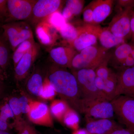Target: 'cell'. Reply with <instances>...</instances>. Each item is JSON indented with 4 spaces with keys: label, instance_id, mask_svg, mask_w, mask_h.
Here are the masks:
<instances>
[{
    "label": "cell",
    "instance_id": "1",
    "mask_svg": "<svg viewBox=\"0 0 134 134\" xmlns=\"http://www.w3.org/2000/svg\"><path fill=\"white\" fill-rule=\"evenodd\" d=\"M57 94L70 108L81 113V100L75 76L63 69L53 66L47 77Z\"/></svg>",
    "mask_w": 134,
    "mask_h": 134
},
{
    "label": "cell",
    "instance_id": "2",
    "mask_svg": "<svg viewBox=\"0 0 134 134\" xmlns=\"http://www.w3.org/2000/svg\"><path fill=\"white\" fill-rule=\"evenodd\" d=\"M77 82L82 108L89 103L97 100H106L96 86L95 70L90 69L72 70Z\"/></svg>",
    "mask_w": 134,
    "mask_h": 134
},
{
    "label": "cell",
    "instance_id": "3",
    "mask_svg": "<svg viewBox=\"0 0 134 134\" xmlns=\"http://www.w3.org/2000/svg\"><path fill=\"white\" fill-rule=\"evenodd\" d=\"M108 50L96 45L87 47L75 55L72 60L70 69L95 70L107 57L109 53Z\"/></svg>",
    "mask_w": 134,
    "mask_h": 134
},
{
    "label": "cell",
    "instance_id": "4",
    "mask_svg": "<svg viewBox=\"0 0 134 134\" xmlns=\"http://www.w3.org/2000/svg\"><path fill=\"white\" fill-rule=\"evenodd\" d=\"M1 26L3 30L2 37L13 52L23 42L34 38L31 26L27 22H10Z\"/></svg>",
    "mask_w": 134,
    "mask_h": 134
},
{
    "label": "cell",
    "instance_id": "5",
    "mask_svg": "<svg viewBox=\"0 0 134 134\" xmlns=\"http://www.w3.org/2000/svg\"><path fill=\"white\" fill-rule=\"evenodd\" d=\"M111 102L120 122L127 128L134 131V98L120 95Z\"/></svg>",
    "mask_w": 134,
    "mask_h": 134
},
{
    "label": "cell",
    "instance_id": "6",
    "mask_svg": "<svg viewBox=\"0 0 134 134\" xmlns=\"http://www.w3.org/2000/svg\"><path fill=\"white\" fill-rule=\"evenodd\" d=\"M78 35L77 37L69 43L70 46L76 51L80 52L89 47L96 45L99 34L102 28L98 25L85 24L77 26Z\"/></svg>",
    "mask_w": 134,
    "mask_h": 134
},
{
    "label": "cell",
    "instance_id": "7",
    "mask_svg": "<svg viewBox=\"0 0 134 134\" xmlns=\"http://www.w3.org/2000/svg\"><path fill=\"white\" fill-rule=\"evenodd\" d=\"M36 1L37 0H7V16L5 23L28 21Z\"/></svg>",
    "mask_w": 134,
    "mask_h": 134
},
{
    "label": "cell",
    "instance_id": "8",
    "mask_svg": "<svg viewBox=\"0 0 134 134\" xmlns=\"http://www.w3.org/2000/svg\"><path fill=\"white\" fill-rule=\"evenodd\" d=\"M134 9L120 10L113 17L107 29L114 35L125 39L131 36L130 22Z\"/></svg>",
    "mask_w": 134,
    "mask_h": 134
},
{
    "label": "cell",
    "instance_id": "9",
    "mask_svg": "<svg viewBox=\"0 0 134 134\" xmlns=\"http://www.w3.org/2000/svg\"><path fill=\"white\" fill-rule=\"evenodd\" d=\"M63 2L61 0H37L27 23L35 27L53 13L59 11Z\"/></svg>",
    "mask_w": 134,
    "mask_h": 134
},
{
    "label": "cell",
    "instance_id": "10",
    "mask_svg": "<svg viewBox=\"0 0 134 134\" xmlns=\"http://www.w3.org/2000/svg\"><path fill=\"white\" fill-rule=\"evenodd\" d=\"M82 113L89 120L111 119L115 115L111 101L97 100L89 103L82 109Z\"/></svg>",
    "mask_w": 134,
    "mask_h": 134
},
{
    "label": "cell",
    "instance_id": "11",
    "mask_svg": "<svg viewBox=\"0 0 134 134\" xmlns=\"http://www.w3.org/2000/svg\"><path fill=\"white\" fill-rule=\"evenodd\" d=\"M115 97L123 95L134 98V67L118 69Z\"/></svg>",
    "mask_w": 134,
    "mask_h": 134
},
{
    "label": "cell",
    "instance_id": "12",
    "mask_svg": "<svg viewBox=\"0 0 134 134\" xmlns=\"http://www.w3.org/2000/svg\"><path fill=\"white\" fill-rule=\"evenodd\" d=\"M27 115L29 120L36 125L49 127L53 125L52 114L45 103L33 100Z\"/></svg>",
    "mask_w": 134,
    "mask_h": 134
},
{
    "label": "cell",
    "instance_id": "13",
    "mask_svg": "<svg viewBox=\"0 0 134 134\" xmlns=\"http://www.w3.org/2000/svg\"><path fill=\"white\" fill-rule=\"evenodd\" d=\"M39 50V46L36 43L15 67V78L17 82L21 81L26 78L38 55Z\"/></svg>",
    "mask_w": 134,
    "mask_h": 134
},
{
    "label": "cell",
    "instance_id": "14",
    "mask_svg": "<svg viewBox=\"0 0 134 134\" xmlns=\"http://www.w3.org/2000/svg\"><path fill=\"white\" fill-rule=\"evenodd\" d=\"M77 53V52L70 46L58 47L53 48L49 52L50 58L55 65L69 68H71L73 58Z\"/></svg>",
    "mask_w": 134,
    "mask_h": 134
},
{
    "label": "cell",
    "instance_id": "15",
    "mask_svg": "<svg viewBox=\"0 0 134 134\" xmlns=\"http://www.w3.org/2000/svg\"><path fill=\"white\" fill-rule=\"evenodd\" d=\"M114 1L113 0H97L90 4L93 12L94 24L102 23L111 14Z\"/></svg>",
    "mask_w": 134,
    "mask_h": 134
},
{
    "label": "cell",
    "instance_id": "16",
    "mask_svg": "<svg viewBox=\"0 0 134 134\" xmlns=\"http://www.w3.org/2000/svg\"><path fill=\"white\" fill-rule=\"evenodd\" d=\"M57 30L44 21L35 26V32L39 41L45 46H50L55 43L58 38Z\"/></svg>",
    "mask_w": 134,
    "mask_h": 134
},
{
    "label": "cell",
    "instance_id": "17",
    "mask_svg": "<svg viewBox=\"0 0 134 134\" xmlns=\"http://www.w3.org/2000/svg\"><path fill=\"white\" fill-rule=\"evenodd\" d=\"M119 126L111 119L88 120L86 130L90 134H108Z\"/></svg>",
    "mask_w": 134,
    "mask_h": 134
},
{
    "label": "cell",
    "instance_id": "18",
    "mask_svg": "<svg viewBox=\"0 0 134 134\" xmlns=\"http://www.w3.org/2000/svg\"><path fill=\"white\" fill-rule=\"evenodd\" d=\"M11 120L15 122L14 115L8 103V98H5L0 101V130L9 132L13 128Z\"/></svg>",
    "mask_w": 134,
    "mask_h": 134
},
{
    "label": "cell",
    "instance_id": "19",
    "mask_svg": "<svg viewBox=\"0 0 134 134\" xmlns=\"http://www.w3.org/2000/svg\"><path fill=\"white\" fill-rule=\"evenodd\" d=\"M98 39L101 47L107 50L126 42L125 39L114 35L107 28L101 29L99 34Z\"/></svg>",
    "mask_w": 134,
    "mask_h": 134
},
{
    "label": "cell",
    "instance_id": "20",
    "mask_svg": "<svg viewBox=\"0 0 134 134\" xmlns=\"http://www.w3.org/2000/svg\"><path fill=\"white\" fill-rule=\"evenodd\" d=\"M43 83L44 80L42 75L38 72H34L27 80L26 88L33 96L41 98L43 92Z\"/></svg>",
    "mask_w": 134,
    "mask_h": 134
},
{
    "label": "cell",
    "instance_id": "21",
    "mask_svg": "<svg viewBox=\"0 0 134 134\" xmlns=\"http://www.w3.org/2000/svg\"><path fill=\"white\" fill-rule=\"evenodd\" d=\"M104 81L102 93L106 100L111 101L115 98L117 83V74L112 71L108 78Z\"/></svg>",
    "mask_w": 134,
    "mask_h": 134
},
{
    "label": "cell",
    "instance_id": "22",
    "mask_svg": "<svg viewBox=\"0 0 134 134\" xmlns=\"http://www.w3.org/2000/svg\"><path fill=\"white\" fill-rule=\"evenodd\" d=\"M132 49V43H128L126 42L116 47L114 52L113 55L115 66L117 68L123 61L130 55Z\"/></svg>",
    "mask_w": 134,
    "mask_h": 134
},
{
    "label": "cell",
    "instance_id": "23",
    "mask_svg": "<svg viewBox=\"0 0 134 134\" xmlns=\"http://www.w3.org/2000/svg\"><path fill=\"white\" fill-rule=\"evenodd\" d=\"M68 103L62 100H53L50 106V112L52 115L60 121H62L67 110L70 108Z\"/></svg>",
    "mask_w": 134,
    "mask_h": 134
},
{
    "label": "cell",
    "instance_id": "24",
    "mask_svg": "<svg viewBox=\"0 0 134 134\" xmlns=\"http://www.w3.org/2000/svg\"><path fill=\"white\" fill-rule=\"evenodd\" d=\"M36 44L34 38L31 39L23 42L15 50L12 55L14 68L16 66L22 57Z\"/></svg>",
    "mask_w": 134,
    "mask_h": 134
},
{
    "label": "cell",
    "instance_id": "25",
    "mask_svg": "<svg viewBox=\"0 0 134 134\" xmlns=\"http://www.w3.org/2000/svg\"><path fill=\"white\" fill-rule=\"evenodd\" d=\"M10 49L7 42L2 36H0V67L6 72L10 59Z\"/></svg>",
    "mask_w": 134,
    "mask_h": 134
},
{
    "label": "cell",
    "instance_id": "26",
    "mask_svg": "<svg viewBox=\"0 0 134 134\" xmlns=\"http://www.w3.org/2000/svg\"><path fill=\"white\" fill-rule=\"evenodd\" d=\"M58 32L62 37L69 43L74 41L78 35L77 27L68 22L59 29Z\"/></svg>",
    "mask_w": 134,
    "mask_h": 134
},
{
    "label": "cell",
    "instance_id": "27",
    "mask_svg": "<svg viewBox=\"0 0 134 134\" xmlns=\"http://www.w3.org/2000/svg\"><path fill=\"white\" fill-rule=\"evenodd\" d=\"M77 112L70 107L63 117V121L67 126L74 130L78 129L80 119Z\"/></svg>",
    "mask_w": 134,
    "mask_h": 134
},
{
    "label": "cell",
    "instance_id": "28",
    "mask_svg": "<svg viewBox=\"0 0 134 134\" xmlns=\"http://www.w3.org/2000/svg\"><path fill=\"white\" fill-rule=\"evenodd\" d=\"M13 128L16 130L18 134H38L34 127L23 119L15 121Z\"/></svg>",
    "mask_w": 134,
    "mask_h": 134
},
{
    "label": "cell",
    "instance_id": "29",
    "mask_svg": "<svg viewBox=\"0 0 134 134\" xmlns=\"http://www.w3.org/2000/svg\"><path fill=\"white\" fill-rule=\"evenodd\" d=\"M44 21L52 25L58 31L67 22L59 10L50 15Z\"/></svg>",
    "mask_w": 134,
    "mask_h": 134
},
{
    "label": "cell",
    "instance_id": "30",
    "mask_svg": "<svg viewBox=\"0 0 134 134\" xmlns=\"http://www.w3.org/2000/svg\"><path fill=\"white\" fill-rule=\"evenodd\" d=\"M111 57V55L108 53L104 60L95 70L96 76L100 77L104 81L108 78L112 71L108 67V63Z\"/></svg>",
    "mask_w": 134,
    "mask_h": 134
},
{
    "label": "cell",
    "instance_id": "31",
    "mask_svg": "<svg viewBox=\"0 0 134 134\" xmlns=\"http://www.w3.org/2000/svg\"><path fill=\"white\" fill-rule=\"evenodd\" d=\"M85 1L82 0H68L66 1V6L72 12L74 16L78 15L83 9Z\"/></svg>",
    "mask_w": 134,
    "mask_h": 134
},
{
    "label": "cell",
    "instance_id": "32",
    "mask_svg": "<svg viewBox=\"0 0 134 134\" xmlns=\"http://www.w3.org/2000/svg\"><path fill=\"white\" fill-rule=\"evenodd\" d=\"M56 94H57V93L54 88L50 83L47 77H46L44 80L41 98L45 100H52L54 98Z\"/></svg>",
    "mask_w": 134,
    "mask_h": 134
},
{
    "label": "cell",
    "instance_id": "33",
    "mask_svg": "<svg viewBox=\"0 0 134 134\" xmlns=\"http://www.w3.org/2000/svg\"><path fill=\"white\" fill-rule=\"evenodd\" d=\"M8 102L14 115L15 121L19 120L22 119V114L18 98L16 97H11L8 98Z\"/></svg>",
    "mask_w": 134,
    "mask_h": 134
},
{
    "label": "cell",
    "instance_id": "34",
    "mask_svg": "<svg viewBox=\"0 0 134 134\" xmlns=\"http://www.w3.org/2000/svg\"><path fill=\"white\" fill-rule=\"evenodd\" d=\"M18 99L22 113L28 114L30 110L31 107L33 100L25 94L20 96L18 98Z\"/></svg>",
    "mask_w": 134,
    "mask_h": 134
},
{
    "label": "cell",
    "instance_id": "35",
    "mask_svg": "<svg viewBox=\"0 0 134 134\" xmlns=\"http://www.w3.org/2000/svg\"><path fill=\"white\" fill-rule=\"evenodd\" d=\"M83 18L85 24H94L93 12L89 5L83 10Z\"/></svg>",
    "mask_w": 134,
    "mask_h": 134
},
{
    "label": "cell",
    "instance_id": "36",
    "mask_svg": "<svg viewBox=\"0 0 134 134\" xmlns=\"http://www.w3.org/2000/svg\"><path fill=\"white\" fill-rule=\"evenodd\" d=\"M7 0H0V22L5 23L7 16Z\"/></svg>",
    "mask_w": 134,
    "mask_h": 134
},
{
    "label": "cell",
    "instance_id": "37",
    "mask_svg": "<svg viewBox=\"0 0 134 134\" xmlns=\"http://www.w3.org/2000/svg\"><path fill=\"white\" fill-rule=\"evenodd\" d=\"M117 5L120 10L134 9V0H119L117 1Z\"/></svg>",
    "mask_w": 134,
    "mask_h": 134
},
{
    "label": "cell",
    "instance_id": "38",
    "mask_svg": "<svg viewBox=\"0 0 134 134\" xmlns=\"http://www.w3.org/2000/svg\"><path fill=\"white\" fill-rule=\"evenodd\" d=\"M108 134H134V131L119 126L112 130Z\"/></svg>",
    "mask_w": 134,
    "mask_h": 134
},
{
    "label": "cell",
    "instance_id": "39",
    "mask_svg": "<svg viewBox=\"0 0 134 134\" xmlns=\"http://www.w3.org/2000/svg\"><path fill=\"white\" fill-rule=\"evenodd\" d=\"M134 67V59L130 55L126 58L122 62L118 67V69H120L126 68Z\"/></svg>",
    "mask_w": 134,
    "mask_h": 134
},
{
    "label": "cell",
    "instance_id": "40",
    "mask_svg": "<svg viewBox=\"0 0 134 134\" xmlns=\"http://www.w3.org/2000/svg\"><path fill=\"white\" fill-rule=\"evenodd\" d=\"M62 14L66 21L68 20H70L74 17L71 11L66 7L63 8Z\"/></svg>",
    "mask_w": 134,
    "mask_h": 134
},
{
    "label": "cell",
    "instance_id": "41",
    "mask_svg": "<svg viewBox=\"0 0 134 134\" xmlns=\"http://www.w3.org/2000/svg\"><path fill=\"white\" fill-rule=\"evenodd\" d=\"M130 29H131V36L132 43L134 44V11L132 14L130 22Z\"/></svg>",
    "mask_w": 134,
    "mask_h": 134
},
{
    "label": "cell",
    "instance_id": "42",
    "mask_svg": "<svg viewBox=\"0 0 134 134\" xmlns=\"http://www.w3.org/2000/svg\"><path fill=\"white\" fill-rule=\"evenodd\" d=\"M7 78L6 72L4 71L0 67V82H3Z\"/></svg>",
    "mask_w": 134,
    "mask_h": 134
},
{
    "label": "cell",
    "instance_id": "43",
    "mask_svg": "<svg viewBox=\"0 0 134 134\" xmlns=\"http://www.w3.org/2000/svg\"><path fill=\"white\" fill-rule=\"evenodd\" d=\"M72 134H90L86 129H77L74 130Z\"/></svg>",
    "mask_w": 134,
    "mask_h": 134
},
{
    "label": "cell",
    "instance_id": "44",
    "mask_svg": "<svg viewBox=\"0 0 134 134\" xmlns=\"http://www.w3.org/2000/svg\"><path fill=\"white\" fill-rule=\"evenodd\" d=\"M3 90H4V87H3V82H0V97L2 95Z\"/></svg>",
    "mask_w": 134,
    "mask_h": 134
},
{
    "label": "cell",
    "instance_id": "45",
    "mask_svg": "<svg viewBox=\"0 0 134 134\" xmlns=\"http://www.w3.org/2000/svg\"><path fill=\"white\" fill-rule=\"evenodd\" d=\"M132 44V52H131L130 56L134 59V44L131 43Z\"/></svg>",
    "mask_w": 134,
    "mask_h": 134
},
{
    "label": "cell",
    "instance_id": "46",
    "mask_svg": "<svg viewBox=\"0 0 134 134\" xmlns=\"http://www.w3.org/2000/svg\"><path fill=\"white\" fill-rule=\"evenodd\" d=\"M0 134H11L9 132L7 131H2L0 130Z\"/></svg>",
    "mask_w": 134,
    "mask_h": 134
}]
</instances>
